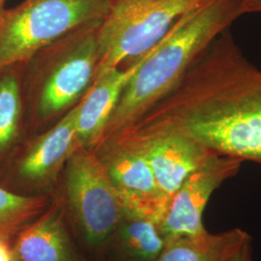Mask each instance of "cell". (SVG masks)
Returning a JSON list of instances; mask_svg holds the SVG:
<instances>
[{"label": "cell", "instance_id": "ffe728a7", "mask_svg": "<svg viewBox=\"0 0 261 261\" xmlns=\"http://www.w3.org/2000/svg\"><path fill=\"white\" fill-rule=\"evenodd\" d=\"M6 0H0V14L2 13V11L4 10V3Z\"/></svg>", "mask_w": 261, "mask_h": 261}, {"label": "cell", "instance_id": "d6986e66", "mask_svg": "<svg viewBox=\"0 0 261 261\" xmlns=\"http://www.w3.org/2000/svg\"><path fill=\"white\" fill-rule=\"evenodd\" d=\"M261 13V0H242L241 15Z\"/></svg>", "mask_w": 261, "mask_h": 261}, {"label": "cell", "instance_id": "ac0fdd59", "mask_svg": "<svg viewBox=\"0 0 261 261\" xmlns=\"http://www.w3.org/2000/svg\"><path fill=\"white\" fill-rule=\"evenodd\" d=\"M0 261H14L13 245L10 239L0 237Z\"/></svg>", "mask_w": 261, "mask_h": 261}, {"label": "cell", "instance_id": "5bb4252c", "mask_svg": "<svg viewBox=\"0 0 261 261\" xmlns=\"http://www.w3.org/2000/svg\"><path fill=\"white\" fill-rule=\"evenodd\" d=\"M114 234L120 252L129 261H157L165 248L158 223L147 217L125 212Z\"/></svg>", "mask_w": 261, "mask_h": 261}, {"label": "cell", "instance_id": "4fadbf2b", "mask_svg": "<svg viewBox=\"0 0 261 261\" xmlns=\"http://www.w3.org/2000/svg\"><path fill=\"white\" fill-rule=\"evenodd\" d=\"M250 238L241 228L182 236L166 243L157 261H228Z\"/></svg>", "mask_w": 261, "mask_h": 261}, {"label": "cell", "instance_id": "52a82bcc", "mask_svg": "<svg viewBox=\"0 0 261 261\" xmlns=\"http://www.w3.org/2000/svg\"><path fill=\"white\" fill-rule=\"evenodd\" d=\"M242 162L240 159L215 154L186 178L171 196L159 224L165 244L205 231L202 215L210 196L225 180L239 171Z\"/></svg>", "mask_w": 261, "mask_h": 261}, {"label": "cell", "instance_id": "9a60e30c", "mask_svg": "<svg viewBox=\"0 0 261 261\" xmlns=\"http://www.w3.org/2000/svg\"><path fill=\"white\" fill-rule=\"evenodd\" d=\"M12 68L0 69V158L15 146L22 117L21 85Z\"/></svg>", "mask_w": 261, "mask_h": 261}, {"label": "cell", "instance_id": "8992f818", "mask_svg": "<svg viewBox=\"0 0 261 261\" xmlns=\"http://www.w3.org/2000/svg\"><path fill=\"white\" fill-rule=\"evenodd\" d=\"M123 141L146 159L168 200L190 174L217 154L186 133L167 125L147 126Z\"/></svg>", "mask_w": 261, "mask_h": 261}, {"label": "cell", "instance_id": "6da1fadb", "mask_svg": "<svg viewBox=\"0 0 261 261\" xmlns=\"http://www.w3.org/2000/svg\"><path fill=\"white\" fill-rule=\"evenodd\" d=\"M181 81V97L148 126L177 128L219 155L261 164V70L243 56L229 28Z\"/></svg>", "mask_w": 261, "mask_h": 261}, {"label": "cell", "instance_id": "8fae6325", "mask_svg": "<svg viewBox=\"0 0 261 261\" xmlns=\"http://www.w3.org/2000/svg\"><path fill=\"white\" fill-rule=\"evenodd\" d=\"M142 58L143 56L124 70L113 68L94 80L90 91L79 105L76 139L81 146L88 149L105 135L123 90L140 67Z\"/></svg>", "mask_w": 261, "mask_h": 261}, {"label": "cell", "instance_id": "ba28073f", "mask_svg": "<svg viewBox=\"0 0 261 261\" xmlns=\"http://www.w3.org/2000/svg\"><path fill=\"white\" fill-rule=\"evenodd\" d=\"M99 160L121 199L125 212L147 217L160 224L169 200L160 190L146 159L122 141Z\"/></svg>", "mask_w": 261, "mask_h": 261}, {"label": "cell", "instance_id": "3957f363", "mask_svg": "<svg viewBox=\"0 0 261 261\" xmlns=\"http://www.w3.org/2000/svg\"><path fill=\"white\" fill-rule=\"evenodd\" d=\"M113 0H24L0 14V69L29 61L40 49L83 28L99 25Z\"/></svg>", "mask_w": 261, "mask_h": 261}, {"label": "cell", "instance_id": "44dd1931", "mask_svg": "<svg viewBox=\"0 0 261 261\" xmlns=\"http://www.w3.org/2000/svg\"><path fill=\"white\" fill-rule=\"evenodd\" d=\"M79 261H82V260H79Z\"/></svg>", "mask_w": 261, "mask_h": 261}, {"label": "cell", "instance_id": "7a4b0ae2", "mask_svg": "<svg viewBox=\"0 0 261 261\" xmlns=\"http://www.w3.org/2000/svg\"><path fill=\"white\" fill-rule=\"evenodd\" d=\"M242 0H206L178 19L143 56L108 124L109 134L136 121L170 93L189 67L241 15Z\"/></svg>", "mask_w": 261, "mask_h": 261}, {"label": "cell", "instance_id": "9c48e42d", "mask_svg": "<svg viewBox=\"0 0 261 261\" xmlns=\"http://www.w3.org/2000/svg\"><path fill=\"white\" fill-rule=\"evenodd\" d=\"M77 112L79 106L15 160L12 174L17 182L25 186H42L56 179L68 159L81 146L76 139Z\"/></svg>", "mask_w": 261, "mask_h": 261}, {"label": "cell", "instance_id": "2e32d148", "mask_svg": "<svg viewBox=\"0 0 261 261\" xmlns=\"http://www.w3.org/2000/svg\"><path fill=\"white\" fill-rule=\"evenodd\" d=\"M47 199L43 196H25L0 185V237L12 239L43 214Z\"/></svg>", "mask_w": 261, "mask_h": 261}, {"label": "cell", "instance_id": "30bf717a", "mask_svg": "<svg viewBox=\"0 0 261 261\" xmlns=\"http://www.w3.org/2000/svg\"><path fill=\"white\" fill-rule=\"evenodd\" d=\"M98 64L96 33L83 38L47 79L38 101V113L48 117L63 111L93 82Z\"/></svg>", "mask_w": 261, "mask_h": 261}, {"label": "cell", "instance_id": "5b68a950", "mask_svg": "<svg viewBox=\"0 0 261 261\" xmlns=\"http://www.w3.org/2000/svg\"><path fill=\"white\" fill-rule=\"evenodd\" d=\"M66 195L84 241L97 247L115 232L125 209L101 161L79 146L67 161Z\"/></svg>", "mask_w": 261, "mask_h": 261}, {"label": "cell", "instance_id": "e0dca14e", "mask_svg": "<svg viewBox=\"0 0 261 261\" xmlns=\"http://www.w3.org/2000/svg\"><path fill=\"white\" fill-rule=\"evenodd\" d=\"M252 238L243 244L241 248L234 253L228 261H252Z\"/></svg>", "mask_w": 261, "mask_h": 261}, {"label": "cell", "instance_id": "7c38bea8", "mask_svg": "<svg viewBox=\"0 0 261 261\" xmlns=\"http://www.w3.org/2000/svg\"><path fill=\"white\" fill-rule=\"evenodd\" d=\"M14 261H79L67 232L60 205L24 226L13 245Z\"/></svg>", "mask_w": 261, "mask_h": 261}, {"label": "cell", "instance_id": "277c9868", "mask_svg": "<svg viewBox=\"0 0 261 261\" xmlns=\"http://www.w3.org/2000/svg\"><path fill=\"white\" fill-rule=\"evenodd\" d=\"M204 1L113 0L97 28L98 64L94 80L125 61L135 62L148 54L178 19Z\"/></svg>", "mask_w": 261, "mask_h": 261}]
</instances>
